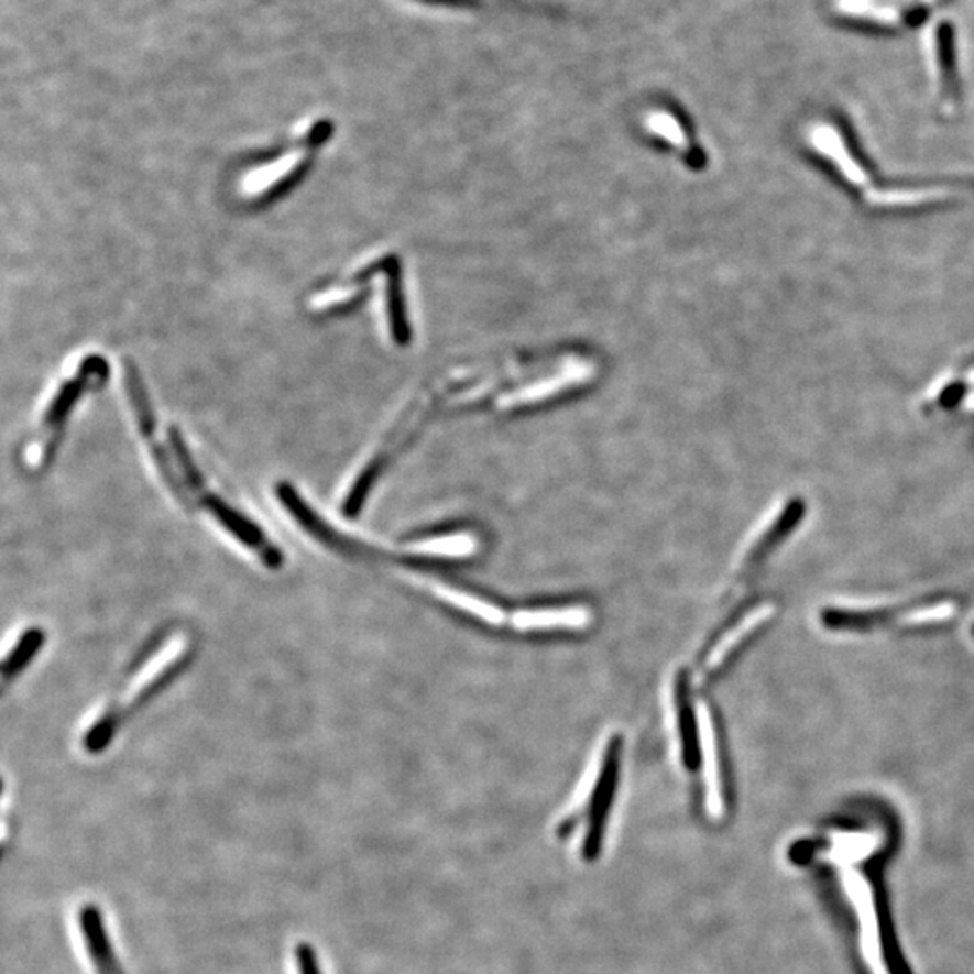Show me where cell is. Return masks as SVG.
Here are the masks:
<instances>
[{
    "label": "cell",
    "instance_id": "cell-13",
    "mask_svg": "<svg viewBox=\"0 0 974 974\" xmlns=\"http://www.w3.org/2000/svg\"><path fill=\"white\" fill-rule=\"evenodd\" d=\"M803 502H800V500H792V502L781 511V515L770 524L769 529L765 530L764 535L759 536L758 544L751 549L749 556H747V563L753 565L756 563V561L762 560L767 550L773 549L781 538H785V536L789 535L790 530L795 529L798 522H800L801 516H803Z\"/></svg>",
    "mask_w": 974,
    "mask_h": 974
},
{
    "label": "cell",
    "instance_id": "cell-4",
    "mask_svg": "<svg viewBox=\"0 0 974 974\" xmlns=\"http://www.w3.org/2000/svg\"><path fill=\"white\" fill-rule=\"evenodd\" d=\"M620 740L612 738L601 762L598 778L587 801V834H584L581 855L587 863H594L600 857L605 841V827L609 823L610 809L614 803L617 778H620Z\"/></svg>",
    "mask_w": 974,
    "mask_h": 974
},
{
    "label": "cell",
    "instance_id": "cell-15",
    "mask_svg": "<svg viewBox=\"0 0 974 974\" xmlns=\"http://www.w3.org/2000/svg\"><path fill=\"white\" fill-rule=\"evenodd\" d=\"M954 612H956V605L951 601H944V603H933V605L908 610L905 614H899V623L900 625H928V623L950 620Z\"/></svg>",
    "mask_w": 974,
    "mask_h": 974
},
{
    "label": "cell",
    "instance_id": "cell-5",
    "mask_svg": "<svg viewBox=\"0 0 974 974\" xmlns=\"http://www.w3.org/2000/svg\"><path fill=\"white\" fill-rule=\"evenodd\" d=\"M80 928L96 973L125 974L121 970L112 945H110L109 934H107L106 922H103L100 909L92 905L84 906L80 911Z\"/></svg>",
    "mask_w": 974,
    "mask_h": 974
},
{
    "label": "cell",
    "instance_id": "cell-10",
    "mask_svg": "<svg viewBox=\"0 0 974 974\" xmlns=\"http://www.w3.org/2000/svg\"><path fill=\"white\" fill-rule=\"evenodd\" d=\"M677 733L680 735V755H682V765L686 769L694 770L702 759V751H700V731L697 733V724H694V713L691 705L688 704V694L685 690V679L677 682Z\"/></svg>",
    "mask_w": 974,
    "mask_h": 974
},
{
    "label": "cell",
    "instance_id": "cell-16",
    "mask_svg": "<svg viewBox=\"0 0 974 974\" xmlns=\"http://www.w3.org/2000/svg\"><path fill=\"white\" fill-rule=\"evenodd\" d=\"M295 954L298 974H321L320 960H318L316 951L313 950V945L300 942L296 945Z\"/></svg>",
    "mask_w": 974,
    "mask_h": 974
},
{
    "label": "cell",
    "instance_id": "cell-1",
    "mask_svg": "<svg viewBox=\"0 0 974 974\" xmlns=\"http://www.w3.org/2000/svg\"><path fill=\"white\" fill-rule=\"evenodd\" d=\"M195 652V637L185 626H163L154 632L134 655L106 710L84 735V749L89 755L106 753L130 720L190 668Z\"/></svg>",
    "mask_w": 974,
    "mask_h": 974
},
{
    "label": "cell",
    "instance_id": "cell-14",
    "mask_svg": "<svg viewBox=\"0 0 974 974\" xmlns=\"http://www.w3.org/2000/svg\"><path fill=\"white\" fill-rule=\"evenodd\" d=\"M475 538L468 535V533L426 538V540H420V544L414 547L417 555L440 556V558H462V556H470L471 552H475Z\"/></svg>",
    "mask_w": 974,
    "mask_h": 974
},
{
    "label": "cell",
    "instance_id": "cell-9",
    "mask_svg": "<svg viewBox=\"0 0 974 974\" xmlns=\"http://www.w3.org/2000/svg\"><path fill=\"white\" fill-rule=\"evenodd\" d=\"M44 646L45 630L41 626H31L17 639L10 654L6 655L4 665H2V688L4 691L28 670V666L36 659V655L41 654Z\"/></svg>",
    "mask_w": 974,
    "mask_h": 974
},
{
    "label": "cell",
    "instance_id": "cell-18",
    "mask_svg": "<svg viewBox=\"0 0 974 974\" xmlns=\"http://www.w3.org/2000/svg\"><path fill=\"white\" fill-rule=\"evenodd\" d=\"M973 634H974V630H973Z\"/></svg>",
    "mask_w": 974,
    "mask_h": 974
},
{
    "label": "cell",
    "instance_id": "cell-7",
    "mask_svg": "<svg viewBox=\"0 0 974 974\" xmlns=\"http://www.w3.org/2000/svg\"><path fill=\"white\" fill-rule=\"evenodd\" d=\"M590 612L583 606L522 610L513 617L518 630L581 628L589 625Z\"/></svg>",
    "mask_w": 974,
    "mask_h": 974
},
{
    "label": "cell",
    "instance_id": "cell-11",
    "mask_svg": "<svg viewBox=\"0 0 974 974\" xmlns=\"http://www.w3.org/2000/svg\"><path fill=\"white\" fill-rule=\"evenodd\" d=\"M699 727L700 751H702V758H704L708 789L713 795L711 803L719 805V809L722 810L724 809V795H722V784H720L719 745H716L713 719L705 705H700Z\"/></svg>",
    "mask_w": 974,
    "mask_h": 974
},
{
    "label": "cell",
    "instance_id": "cell-2",
    "mask_svg": "<svg viewBox=\"0 0 974 974\" xmlns=\"http://www.w3.org/2000/svg\"><path fill=\"white\" fill-rule=\"evenodd\" d=\"M168 445H171L175 462L179 466L180 480H183L186 496L190 502V511L197 510V507L205 510L206 515L220 525V529L233 536V540L242 545L244 549L250 550L251 555L255 556L265 569L281 570L285 563L281 547L273 544V540L265 535L264 529L256 524L255 519L244 515L239 507L206 484L205 475L195 466L188 446L185 445V440L175 428L168 430Z\"/></svg>",
    "mask_w": 974,
    "mask_h": 974
},
{
    "label": "cell",
    "instance_id": "cell-12",
    "mask_svg": "<svg viewBox=\"0 0 974 974\" xmlns=\"http://www.w3.org/2000/svg\"><path fill=\"white\" fill-rule=\"evenodd\" d=\"M434 584L435 587H431V590H434L435 594L439 595L440 600L446 601V603H450L455 609L468 612L473 617H479V620L491 623V625H499L500 621L504 620V614H502V610L499 606L488 603L479 595L470 594V592H464V590L453 589V587H448V584Z\"/></svg>",
    "mask_w": 974,
    "mask_h": 974
},
{
    "label": "cell",
    "instance_id": "cell-3",
    "mask_svg": "<svg viewBox=\"0 0 974 974\" xmlns=\"http://www.w3.org/2000/svg\"><path fill=\"white\" fill-rule=\"evenodd\" d=\"M107 374L106 361L100 358H89L84 361V365L78 370L75 380L65 381L55 400L51 401L47 411H45L44 419L41 423V430L33 437L24 455L22 462L28 471H36L41 473L51 460L55 459L56 450L61 445L62 430L65 428V420L69 417L70 411L75 408L76 403L80 400L84 390L89 388L90 381L100 380L101 375Z\"/></svg>",
    "mask_w": 974,
    "mask_h": 974
},
{
    "label": "cell",
    "instance_id": "cell-17",
    "mask_svg": "<svg viewBox=\"0 0 974 974\" xmlns=\"http://www.w3.org/2000/svg\"><path fill=\"white\" fill-rule=\"evenodd\" d=\"M965 386L964 385H950L948 388L940 394V405L944 406V408H951V406L959 405V401L964 397Z\"/></svg>",
    "mask_w": 974,
    "mask_h": 974
},
{
    "label": "cell",
    "instance_id": "cell-6",
    "mask_svg": "<svg viewBox=\"0 0 974 974\" xmlns=\"http://www.w3.org/2000/svg\"><path fill=\"white\" fill-rule=\"evenodd\" d=\"M846 886L850 894H854L860 908L861 922H863V942H865V953L868 956L869 965L875 974H886L885 967L880 964V945H879V924L875 919L874 899L869 894V886L860 875H846Z\"/></svg>",
    "mask_w": 974,
    "mask_h": 974
},
{
    "label": "cell",
    "instance_id": "cell-8",
    "mask_svg": "<svg viewBox=\"0 0 974 974\" xmlns=\"http://www.w3.org/2000/svg\"><path fill=\"white\" fill-rule=\"evenodd\" d=\"M773 614H775V606L762 605L745 615L744 620L740 621L735 628L730 630V632L719 641V645L711 649L708 659H705L704 675L713 674L714 670H719L720 666L724 665L725 660H727V657L735 652L736 646H740V643H742L745 637H749L759 625H764L765 621L769 620Z\"/></svg>",
    "mask_w": 974,
    "mask_h": 974
}]
</instances>
